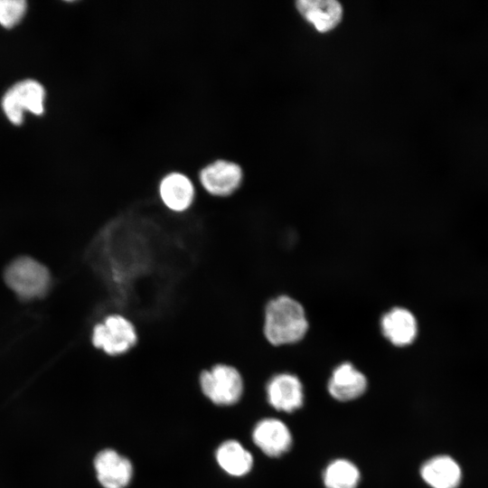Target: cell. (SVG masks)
I'll return each mask as SVG.
<instances>
[{"label":"cell","instance_id":"1","mask_svg":"<svg viewBox=\"0 0 488 488\" xmlns=\"http://www.w3.org/2000/svg\"><path fill=\"white\" fill-rule=\"evenodd\" d=\"M308 326L304 307L288 296L273 297L264 306L262 334L273 346L299 342L307 333Z\"/></svg>","mask_w":488,"mask_h":488},{"label":"cell","instance_id":"2","mask_svg":"<svg viewBox=\"0 0 488 488\" xmlns=\"http://www.w3.org/2000/svg\"><path fill=\"white\" fill-rule=\"evenodd\" d=\"M93 347L103 354L117 358L130 352L138 343L134 322L121 313H109L96 322L90 332Z\"/></svg>","mask_w":488,"mask_h":488},{"label":"cell","instance_id":"3","mask_svg":"<svg viewBox=\"0 0 488 488\" xmlns=\"http://www.w3.org/2000/svg\"><path fill=\"white\" fill-rule=\"evenodd\" d=\"M202 392L216 405L237 403L244 389L243 378L237 367L230 363L216 362L199 374Z\"/></svg>","mask_w":488,"mask_h":488},{"label":"cell","instance_id":"4","mask_svg":"<svg viewBox=\"0 0 488 488\" xmlns=\"http://www.w3.org/2000/svg\"><path fill=\"white\" fill-rule=\"evenodd\" d=\"M5 280L7 286L23 299L43 296L51 284L48 269L29 257L14 259L5 269Z\"/></svg>","mask_w":488,"mask_h":488},{"label":"cell","instance_id":"5","mask_svg":"<svg viewBox=\"0 0 488 488\" xmlns=\"http://www.w3.org/2000/svg\"><path fill=\"white\" fill-rule=\"evenodd\" d=\"M242 180L241 167L225 159L214 160L198 174L200 189L210 197L217 199L231 197L239 189Z\"/></svg>","mask_w":488,"mask_h":488},{"label":"cell","instance_id":"6","mask_svg":"<svg viewBox=\"0 0 488 488\" xmlns=\"http://www.w3.org/2000/svg\"><path fill=\"white\" fill-rule=\"evenodd\" d=\"M45 91L43 87L33 80H25L14 85L5 94L2 108L9 121L20 125L24 111L42 115L44 110Z\"/></svg>","mask_w":488,"mask_h":488},{"label":"cell","instance_id":"7","mask_svg":"<svg viewBox=\"0 0 488 488\" xmlns=\"http://www.w3.org/2000/svg\"><path fill=\"white\" fill-rule=\"evenodd\" d=\"M157 196L161 205L169 212L184 214L193 206L197 188L185 174L174 171L164 174L157 185Z\"/></svg>","mask_w":488,"mask_h":488},{"label":"cell","instance_id":"8","mask_svg":"<svg viewBox=\"0 0 488 488\" xmlns=\"http://www.w3.org/2000/svg\"><path fill=\"white\" fill-rule=\"evenodd\" d=\"M97 478L104 488H125L133 476L131 462L114 449L100 451L94 459Z\"/></svg>","mask_w":488,"mask_h":488},{"label":"cell","instance_id":"9","mask_svg":"<svg viewBox=\"0 0 488 488\" xmlns=\"http://www.w3.org/2000/svg\"><path fill=\"white\" fill-rule=\"evenodd\" d=\"M267 397L276 409L293 412L304 402V389L300 380L291 373L274 375L267 384Z\"/></svg>","mask_w":488,"mask_h":488},{"label":"cell","instance_id":"10","mask_svg":"<svg viewBox=\"0 0 488 488\" xmlns=\"http://www.w3.org/2000/svg\"><path fill=\"white\" fill-rule=\"evenodd\" d=\"M255 445L267 455L277 457L286 453L292 445V436L286 425L277 418H264L252 432Z\"/></svg>","mask_w":488,"mask_h":488},{"label":"cell","instance_id":"11","mask_svg":"<svg viewBox=\"0 0 488 488\" xmlns=\"http://www.w3.org/2000/svg\"><path fill=\"white\" fill-rule=\"evenodd\" d=\"M384 337L395 346L411 344L418 332L415 315L404 307H394L385 313L380 320Z\"/></svg>","mask_w":488,"mask_h":488},{"label":"cell","instance_id":"12","mask_svg":"<svg viewBox=\"0 0 488 488\" xmlns=\"http://www.w3.org/2000/svg\"><path fill=\"white\" fill-rule=\"evenodd\" d=\"M330 395L339 401H349L361 396L367 389L365 375L352 363L337 366L327 385Z\"/></svg>","mask_w":488,"mask_h":488},{"label":"cell","instance_id":"13","mask_svg":"<svg viewBox=\"0 0 488 488\" xmlns=\"http://www.w3.org/2000/svg\"><path fill=\"white\" fill-rule=\"evenodd\" d=\"M420 474L432 488H457L462 480L459 465L449 455H436L423 464Z\"/></svg>","mask_w":488,"mask_h":488},{"label":"cell","instance_id":"14","mask_svg":"<svg viewBox=\"0 0 488 488\" xmlns=\"http://www.w3.org/2000/svg\"><path fill=\"white\" fill-rule=\"evenodd\" d=\"M296 6L300 14L321 33L334 28L343 14V8L335 0H299Z\"/></svg>","mask_w":488,"mask_h":488},{"label":"cell","instance_id":"15","mask_svg":"<svg viewBox=\"0 0 488 488\" xmlns=\"http://www.w3.org/2000/svg\"><path fill=\"white\" fill-rule=\"evenodd\" d=\"M215 456L220 467L236 477L247 474L253 465L251 454L236 440H227L221 444Z\"/></svg>","mask_w":488,"mask_h":488},{"label":"cell","instance_id":"16","mask_svg":"<svg viewBox=\"0 0 488 488\" xmlns=\"http://www.w3.org/2000/svg\"><path fill=\"white\" fill-rule=\"evenodd\" d=\"M360 478L357 466L346 459L331 462L323 475L325 488H357Z\"/></svg>","mask_w":488,"mask_h":488},{"label":"cell","instance_id":"17","mask_svg":"<svg viewBox=\"0 0 488 488\" xmlns=\"http://www.w3.org/2000/svg\"><path fill=\"white\" fill-rule=\"evenodd\" d=\"M26 11L23 0H0V24L6 28L14 26Z\"/></svg>","mask_w":488,"mask_h":488}]
</instances>
